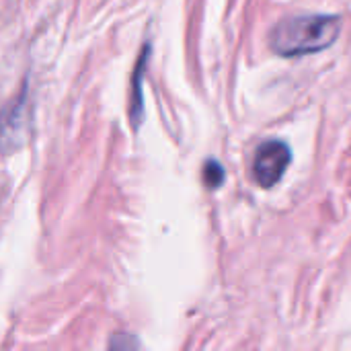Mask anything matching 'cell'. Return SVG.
I'll use <instances>...</instances> for the list:
<instances>
[{
  "label": "cell",
  "mask_w": 351,
  "mask_h": 351,
  "mask_svg": "<svg viewBox=\"0 0 351 351\" xmlns=\"http://www.w3.org/2000/svg\"><path fill=\"white\" fill-rule=\"evenodd\" d=\"M341 21L333 14H302L282 21L271 33V47L284 58L327 49L339 35Z\"/></svg>",
  "instance_id": "obj_1"
},
{
  "label": "cell",
  "mask_w": 351,
  "mask_h": 351,
  "mask_svg": "<svg viewBox=\"0 0 351 351\" xmlns=\"http://www.w3.org/2000/svg\"><path fill=\"white\" fill-rule=\"evenodd\" d=\"M292 160L290 148L282 140H267L263 142L253 160V175L261 187H274L286 173Z\"/></svg>",
  "instance_id": "obj_2"
},
{
  "label": "cell",
  "mask_w": 351,
  "mask_h": 351,
  "mask_svg": "<svg viewBox=\"0 0 351 351\" xmlns=\"http://www.w3.org/2000/svg\"><path fill=\"white\" fill-rule=\"evenodd\" d=\"M29 128V103L27 90L21 93L2 113H0V148L4 152L14 150L25 140V132Z\"/></svg>",
  "instance_id": "obj_3"
},
{
  "label": "cell",
  "mask_w": 351,
  "mask_h": 351,
  "mask_svg": "<svg viewBox=\"0 0 351 351\" xmlns=\"http://www.w3.org/2000/svg\"><path fill=\"white\" fill-rule=\"evenodd\" d=\"M144 64H146V49L140 56L138 64H136V72H134V103H132V119L138 125L140 123V115H142V76H144Z\"/></svg>",
  "instance_id": "obj_4"
},
{
  "label": "cell",
  "mask_w": 351,
  "mask_h": 351,
  "mask_svg": "<svg viewBox=\"0 0 351 351\" xmlns=\"http://www.w3.org/2000/svg\"><path fill=\"white\" fill-rule=\"evenodd\" d=\"M204 181L208 187H218L222 181H224V169L216 162V160H210L206 167H204Z\"/></svg>",
  "instance_id": "obj_5"
}]
</instances>
